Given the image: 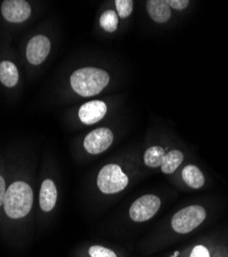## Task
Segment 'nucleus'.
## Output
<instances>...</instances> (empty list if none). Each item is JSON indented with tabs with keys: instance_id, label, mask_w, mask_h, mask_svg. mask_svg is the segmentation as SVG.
Here are the masks:
<instances>
[{
	"instance_id": "nucleus-1",
	"label": "nucleus",
	"mask_w": 228,
	"mask_h": 257,
	"mask_svg": "<svg viewBox=\"0 0 228 257\" xmlns=\"http://www.w3.org/2000/svg\"><path fill=\"white\" fill-rule=\"evenodd\" d=\"M33 205V191L24 181H16L8 188L4 202L6 215L12 219L25 217Z\"/></svg>"
},
{
	"instance_id": "nucleus-2",
	"label": "nucleus",
	"mask_w": 228,
	"mask_h": 257,
	"mask_svg": "<svg viewBox=\"0 0 228 257\" xmlns=\"http://www.w3.org/2000/svg\"><path fill=\"white\" fill-rule=\"evenodd\" d=\"M109 80L110 77L106 71L93 67L78 69L70 77L72 89L82 97H91L101 93Z\"/></svg>"
},
{
	"instance_id": "nucleus-3",
	"label": "nucleus",
	"mask_w": 228,
	"mask_h": 257,
	"mask_svg": "<svg viewBox=\"0 0 228 257\" xmlns=\"http://www.w3.org/2000/svg\"><path fill=\"white\" fill-rule=\"evenodd\" d=\"M97 184L103 194L113 195L128 186L129 177L122 172L118 165L108 164L103 167L99 172Z\"/></svg>"
},
{
	"instance_id": "nucleus-4",
	"label": "nucleus",
	"mask_w": 228,
	"mask_h": 257,
	"mask_svg": "<svg viewBox=\"0 0 228 257\" xmlns=\"http://www.w3.org/2000/svg\"><path fill=\"white\" fill-rule=\"evenodd\" d=\"M206 212L203 207L192 205L178 211L172 217V228L181 234L189 233L198 227L205 219Z\"/></svg>"
},
{
	"instance_id": "nucleus-5",
	"label": "nucleus",
	"mask_w": 228,
	"mask_h": 257,
	"mask_svg": "<svg viewBox=\"0 0 228 257\" xmlns=\"http://www.w3.org/2000/svg\"><path fill=\"white\" fill-rule=\"evenodd\" d=\"M161 201L157 196L145 195L137 199L130 208V217L135 222L151 219L159 210Z\"/></svg>"
},
{
	"instance_id": "nucleus-6",
	"label": "nucleus",
	"mask_w": 228,
	"mask_h": 257,
	"mask_svg": "<svg viewBox=\"0 0 228 257\" xmlns=\"http://www.w3.org/2000/svg\"><path fill=\"white\" fill-rule=\"evenodd\" d=\"M113 142V133L107 127H99L87 135L84 141L86 151L91 155H99L106 149Z\"/></svg>"
},
{
	"instance_id": "nucleus-7",
	"label": "nucleus",
	"mask_w": 228,
	"mask_h": 257,
	"mask_svg": "<svg viewBox=\"0 0 228 257\" xmlns=\"http://www.w3.org/2000/svg\"><path fill=\"white\" fill-rule=\"evenodd\" d=\"M3 17L10 23H22L31 15V7L25 0H6L0 7Z\"/></svg>"
},
{
	"instance_id": "nucleus-8",
	"label": "nucleus",
	"mask_w": 228,
	"mask_h": 257,
	"mask_svg": "<svg viewBox=\"0 0 228 257\" xmlns=\"http://www.w3.org/2000/svg\"><path fill=\"white\" fill-rule=\"evenodd\" d=\"M51 41L45 35H36L30 39L26 49V56L32 65H39L49 56Z\"/></svg>"
},
{
	"instance_id": "nucleus-9",
	"label": "nucleus",
	"mask_w": 228,
	"mask_h": 257,
	"mask_svg": "<svg viewBox=\"0 0 228 257\" xmlns=\"http://www.w3.org/2000/svg\"><path fill=\"white\" fill-rule=\"evenodd\" d=\"M106 104L103 101L95 100L87 102L86 104L82 105L79 108L78 115L80 120L85 124H94L104 117L106 115Z\"/></svg>"
},
{
	"instance_id": "nucleus-10",
	"label": "nucleus",
	"mask_w": 228,
	"mask_h": 257,
	"mask_svg": "<svg viewBox=\"0 0 228 257\" xmlns=\"http://www.w3.org/2000/svg\"><path fill=\"white\" fill-rule=\"evenodd\" d=\"M58 199V191L56 184L52 179H46L41 184L39 194V205L45 212H50L54 209Z\"/></svg>"
},
{
	"instance_id": "nucleus-11",
	"label": "nucleus",
	"mask_w": 228,
	"mask_h": 257,
	"mask_svg": "<svg viewBox=\"0 0 228 257\" xmlns=\"http://www.w3.org/2000/svg\"><path fill=\"white\" fill-rule=\"evenodd\" d=\"M180 257H228V250L221 247L197 244L183 251Z\"/></svg>"
},
{
	"instance_id": "nucleus-12",
	"label": "nucleus",
	"mask_w": 228,
	"mask_h": 257,
	"mask_svg": "<svg viewBox=\"0 0 228 257\" xmlns=\"http://www.w3.org/2000/svg\"><path fill=\"white\" fill-rule=\"evenodd\" d=\"M146 8L149 16L156 23H165L171 18V8L164 0H149Z\"/></svg>"
},
{
	"instance_id": "nucleus-13",
	"label": "nucleus",
	"mask_w": 228,
	"mask_h": 257,
	"mask_svg": "<svg viewBox=\"0 0 228 257\" xmlns=\"http://www.w3.org/2000/svg\"><path fill=\"white\" fill-rule=\"evenodd\" d=\"M19 81V71L15 64L5 60L0 62V82L7 88H14Z\"/></svg>"
},
{
	"instance_id": "nucleus-14",
	"label": "nucleus",
	"mask_w": 228,
	"mask_h": 257,
	"mask_svg": "<svg viewBox=\"0 0 228 257\" xmlns=\"http://www.w3.org/2000/svg\"><path fill=\"white\" fill-rule=\"evenodd\" d=\"M182 178L184 182L193 189H198L204 184V176L201 171L193 165L186 166L182 170Z\"/></svg>"
},
{
	"instance_id": "nucleus-15",
	"label": "nucleus",
	"mask_w": 228,
	"mask_h": 257,
	"mask_svg": "<svg viewBox=\"0 0 228 257\" xmlns=\"http://www.w3.org/2000/svg\"><path fill=\"white\" fill-rule=\"evenodd\" d=\"M184 160V156L180 151H171L165 154L160 166L161 172L164 174H172L180 167Z\"/></svg>"
},
{
	"instance_id": "nucleus-16",
	"label": "nucleus",
	"mask_w": 228,
	"mask_h": 257,
	"mask_svg": "<svg viewBox=\"0 0 228 257\" xmlns=\"http://www.w3.org/2000/svg\"><path fill=\"white\" fill-rule=\"evenodd\" d=\"M165 156L164 149L160 146H151L144 154V164L149 168H158L161 166Z\"/></svg>"
},
{
	"instance_id": "nucleus-17",
	"label": "nucleus",
	"mask_w": 228,
	"mask_h": 257,
	"mask_svg": "<svg viewBox=\"0 0 228 257\" xmlns=\"http://www.w3.org/2000/svg\"><path fill=\"white\" fill-rule=\"evenodd\" d=\"M100 26L106 32L112 33L117 29L118 17L114 11H106L100 18Z\"/></svg>"
},
{
	"instance_id": "nucleus-18",
	"label": "nucleus",
	"mask_w": 228,
	"mask_h": 257,
	"mask_svg": "<svg viewBox=\"0 0 228 257\" xmlns=\"http://www.w3.org/2000/svg\"><path fill=\"white\" fill-rule=\"evenodd\" d=\"M115 7L120 18H128L133 12L134 3L132 0H115Z\"/></svg>"
},
{
	"instance_id": "nucleus-19",
	"label": "nucleus",
	"mask_w": 228,
	"mask_h": 257,
	"mask_svg": "<svg viewBox=\"0 0 228 257\" xmlns=\"http://www.w3.org/2000/svg\"><path fill=\"white\" fill-rule=\"evenodd\" d=\"M89 255L91 257H117L116 253L113 250L99 245L90 247Z\"/></svg>"
},
{
	"instance_id": "nucleus-20",
	"label": "nucleus",
	"mask_w": 228,
	"mask_h": 257,
	"mask_svg": "<svg viewBox=\"0 0 228 257\" xmlns=\"http://www.w3.org/2000/svg\"><path fill=\"white\" fill-rule=\"evenodd\" d=\"M167 3L170 6V8L177 10V11L185 10L189 5L188 0H169V2H167Z\"/></svg>"
},
{
	"instance_id": "nucleus-21",
	"label": "nucleus",
	"mask_w": 228,
	"mask_h": 257,
	"mask_svg": "<svg viewBox=\"0 0 228 257\" xmlns=\"http://www.w3.org/2000/svg\"><path fill=\"white\" fill-rule=\"evenodd\" d=\"M6 192H7V183H6V179L4 178V176H3L2 174H0V208L4 207Z\"/></svg>"
}]
</instances>
